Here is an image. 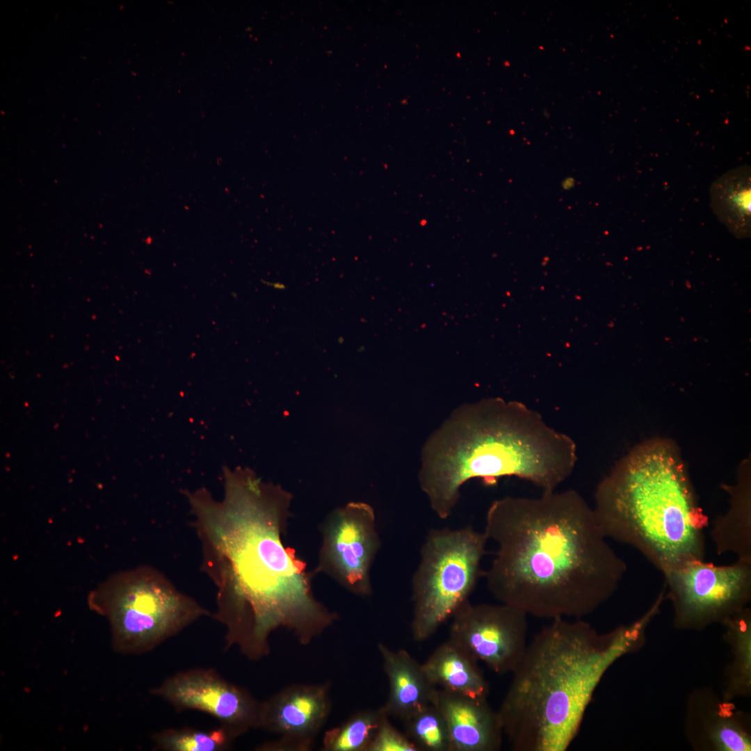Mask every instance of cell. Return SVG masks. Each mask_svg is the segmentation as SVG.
I'll return each instance as SVG.
<instances>
[{"label":"cell","mask_w":751,"mask_h":751,"mask_svg":"<svg viewBox=\"0 0 751 751\" xmlns=\"http://www.w3.org/2000/svg\"><path fill=\"white\" fill-rule=\"evenodd\" d=\"M184 494L200 544L202 570L216 588L212 617L225 627V649L250 660L270 653L275 630L307 645L338 619L314 595L312 572L284 545L291 496L248 469L225 468L224 496L205 488Z\"/></svg>","instance_id":"obj_1"},{"label":"cell","mask_w":751,"mask_h":751,"mask_svg":"<svg viewBox=\"0 0 751 751\" xmlns=\"http://www.w3.org/2000/svg\"><path fill=\"white\" fill-rule=\"evenodd\" d=\"M483 532L497 545L484 574L490 592L527 615L581 618L613 596L627 570L574 490L496 499Z\"/></svg>","instance_id":"obj_2"},{"label":"cell","mask_w":751,"mask_h":751,"mask_svg":"<svg viewBox=\"0 0 751 751\" xmlns=\"http://www.w3.org/2000/svg\"><path fill=\"white\" fill-rule=\"evenodd\" d=\"M576 445L542 416L516 401L490 398L453 410L424 444L418 480L442 519L452 514L460 487L471 478L494 485L516 476L554 491L573 472Z\"/></svg>","instance_id":"obj_3"},{"label":"cell","mask_w":751,"mask_h":751,"mask_svg":"<svg viewBox=\"0 0 751 751\" xmlns=\"http://www.w3.org/2000/svg\"><path fill=\"white\" fill-rule=\"evenodd\" d=\"M644 617L604 634L581 620H552L527 645L498 711L515 751H565L608 668L634 648Z\"/></svg>","instance_id":"obj_4"},{"label":"cell","mask_w":751,"mask_h":751,"mask_svg":"<svg viewBox=\"0 0 751 751\" xmlns=\"http://www.w3.org/2000/svg\"><path fill=\"white\" fill-rule=\"evenodd\" d=\"M593 510L608 539L632 547L661 573L704 560L707 517L668 442H647L624 457L597 485Z\"/></svg>","instance_id":"obj_5"},{"label":"cell","mask_w":751,"mask_h":751,"mask_svg":"<svg viewBox=\"0 0 751 751\" xmlns=\"http://www.w3.org/2000/svg\"><path fill=\"white\" fill-rule=\"evenodd\" d=\"M91 610L106 617L119 653L149 652L212 613L161 572L140 566L118 572L91 592Z\"/></svg>","instance_id":"obj_6"},{"label":"cell","mask_w":751,"mask_h":751,"mask_svg":"<svg viewBox=\"0 0 751 751\" xmlns=\"http://www.w3.org/2000/svg\"><path fill=\"white\" fill-rule=\"evenodd\" d=\"M488 541L471 526L431 530L412 580V638H430L467 601L480 577Z\"/></svg>","instance_id":"obj_7"},{"label":"cell","mask_w":751,"mask_h":751,"mask_svg":"<svg viewBox=\"0 0 751 751\" xmlns=\"http://www.w3.org/2000/svg\"><path fill=\"white\" fill-rule=\"evenodd\" d=\"M662 574L675 624L681 629L722 623L745 608L751 597L750 562L737 559L730 565H716L696 560Z\"/></svg>","instance_id":"obj_8"},{"label":"cell","mask_w":751,"mask_h":751,"mask_svg":"<svg viewBox=\"0 0 751 751\" xmlns=\"http://www.w3.org/2000/svg\"><path fill=\"white\" fill-rule=\"evenodd\" d=\"M321 535L313 574H327L354 595H371V569L380 547L373 508L350 502L335 509L324 520Z\"/></svg>","instance_id":"obj_9"},{"label":"cell","mask_w":751,"mask_h":751,"mask_svg":"<svg viewBox=\"0 0 751 751\" xmlns=\"http://www.w3.org/2000/svg\"><path fill=\"white\" fill-rule=\"evenodd\" d=\"M449 640L497 674L512 673L527 647V615L505 604H473L453 615Z\"/></svg>","instance_id":"obj_10"},{"label":"cell","mask_w":751,"mask_h":751,"mask_svg":"<svg viewBox=\"0 0 751 751\" xmlns=\"http://www.w3.org/2000/svg\"><path fill=\"white\" fill-rule=\"evenodd\" d=\"M151 693L177 711L196 710L220 722L234 738L260 727L262 701L211 668H192L166 678Z\"/></svg>","instance_id":"obj_11"},{"label":"cell","mask_w":751,"mask_h":751,"mask_svg":"<svg viewBox=\"0 0 751 751\" xmlns=\"http://www.w3.org/2000/svg\"><path fill=\"white\" fill-rule=\"evenodd\" d=\"M330 683L288 686L262 701L260 729L278 736L259 751H309L330 716Z\"/></svg>","instance_id":"obj_12"},{"label":"cell","mask_w":751,"mask_h":751,"mask_svg":"<svg viewBox=\"0 0 751 751\" xmlns=\"http://www.w3.org/2000/svg\"><path fill=\"white\" fill-rule=\"evenodd\" d=\"M433 703L444 716L451 751H499L504 736L501 719L486 697L437 688Z\"/></svg>","instance_id":"obj_13"},{"label":"cell","mask_w":751,"mask_h":751,"mask_svg":"<svg viewBox=\"0 0 751 751\" xmlns=\"http://www.w3.org/2000/svg\"><path fill=\"white\" fill-rule=\"evenodd\" d=\"M378 649L389 687L387 700L381 708L389 717L403 721L433 702L437 688L422 664L405 649L393 650L382 643H378Z\"/></svg>","instance_id":"obj_14"},{"label":"cell","mask_w":751,"mask_h":751,"mask_svg":"<svg viewBox=\"0 0 751 751\" xmlns=\"http://www.w3.org/2000/svg\"><path fill=\"white\" fill-rule=\"evenodd\" d=\"M422 667L436 687L475 697L487 698L490 693L478 661L449 639L433 652Z\"/></svg>","instance_id":"obj_15"},{"label":"cell","mask_w":751,"mask_h":751,"mask_svg":"<svg viewBox=\"0 0 751 751\" xmlns=\"http://www.w3.org/2000/svg\"><path fill=\"white\" fill-rule=\"evenodd\" d=\"M730 494V507L716 519L711 535L716 553H732L737 559L751 563L750 479L742 474L734 486H725Z\"/></svg>","instance_id":"obj_16"},{"label":"cell","mask_w":751,"mask_h":751,"mask_svg":"<svg viewBox=\"0 0 751 751\" xmlns=\"http://www.w3.org/2000/svg\"><path fill=\"white\" fill-rule=\"evenodd\" d=\"M713 204L718 216L732 231L747 234L750 227V175L734 170L720 178L713 187Z\"/></svg>","instance_id":"obj_17"},{"label":"cell","mask_w":751,"mask_h":751,"mask_svg":"<svg viewBox=\"0 0 751 751\" xmlns=\"http://www.w3.org/2000/svg\"><path fill=\"white\" fill-rule=\"evenodd\" d=\"M385 712L364 709L353 714L342 724L325 732L323 751H368Z\"/></svg>","instance_id":"obj_18"},{"label":"cell","mask_w":751,"mask_h":751,"mask_svg":"<svg viewBox=\"0 0 751 751\" xmlns=\"http://www.w3.org/2000/svg\"><path fill=\"white\" fill-rule=\"evenodd\" d=\"M152 738L154 748L163 751H222L229 749L235 739L222 726L210 730L170 728Z\"/></svg>","instance_id":"obj_19"},{"label":"cell","mask_w":751,"mask_h":751,"mask_svg":"<svg viewBox=\"0 0 751 751\" xmlns=\"http://www.w3.org/2000/svg\"><path fill=\"white\" fill-rule=\"evenodd\" d=\"M405 735L419 751H451L446 720L433 702L403 721Z\"/></svg>","instance_id":"obj_20"},{"label":"cell","mask_w":751,"mask_h":751,"mask_svg":"<svg viewBox=\"0 0 751 751\" xmlns=\"http://www.w3.org/2000/svg\"><path fill=\"white\" fill-rule=\"evenodd\" d=\"M733 643L736 660L732 693H746L751 683V615L744 608L722 622Z\"/></svg>","instance_id":"obj_21"},{"label":"cell","mask_w":751,"mask_h":751,"mask_svg":"<svg viewBox=\"0 0 751 751\" xmlns=\"http://www.w3.org/2000/svg\"><path fill=\"white\" fill-rule=\"evenodd\" d=\"M711 739L718 750H750L751 741L748 734L732 720H719L712 727Z\"/></svg>","instance_id":"obj_22"},{"label":"cell","mask_w":751,"mask_h":751,"mask_svg":"<svg viewBox=\"0 0 751 751\" xmlns=\"http://www.w3.org/2000/svg\"><path fill=\"white\" fill-rule=\"evenodd\" d=\"M368 751H419L405 734H401L385 713Z\"/></svg>","instance_id":"obj_23"}]
</instances>
